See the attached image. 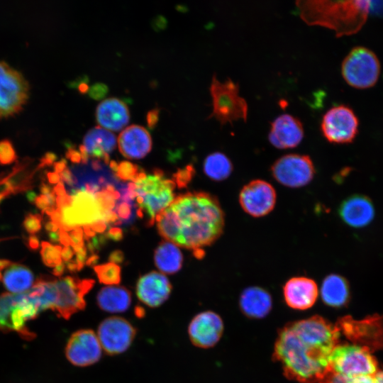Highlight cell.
<instances>
[{
    "instance_id": "1",
    "label": "cell",
    "mask_w": 383,
    "mask_h": 383,
    "mask_svg": "<svg viewBox=\"0 0 383 383\" xmlns=\"http://www.w3.org/2000/svg\"><path fill=\"white\" fill-rule=\"evenodd\" d=\"M340 335L335 324L318 315L288 323L279 331L273 359L288 379L299 383L318 382L328 370Z\"/></svg>"
},
{
    "instance_id": "2",
    "label": "cell",
    "mask_w": 383,
    "mask_h": 383,
    "mask_svg": "<svg viewBox=\"0 0 383 383\" xmlns=\"http://www.w3.org/2000/svg\"><path fill=\"white\" fill-rule=\"evenodd\" d=\"M155 221L159 233L177 246L200 250L222 234L225 215L218 200L206 192H188L175 197Z\"/></svg>"
},
{
    "instance_id": "3",
    "label": "cell",
    "mask_w": 383,
    "mask_h": 383,
    "mask_svg": "<svg viewBox=\"0 0 383 383\" xmlns=\"http://www.w3.org/2000/svg\"><path fill=\"white\" fill-rule=\"evenodd\" d=\"M295 4L301 18L307 25L331 29L337 37L357 32L370 8L368 1L299 0Z\"/></svg>"
},
{
    "instance_id": "4",
    "label": "cell",
    "mask_w": 383,
    "mask_h": 383,
    "mask_svg": "<svg viewBox=\"0 0 383 383\" xmlns=\"http://www.w3.org/2000/svg\"><path fill=\"white\" fill-rule=\"evenodd\" d=\"M94 284L92 279H80L70 276L61 278L45 277L43 296L47 309L65 319H69L84 309V296Z\"/></svg>"
},
{
    "instance_id": "5",
    "label": "cell",
    "mask_w": 383,
    "mask_h": 383,
    "mask_svg": "<svg viewBox=\"0 0 383 383\" xmlns=\"http://www.w3.org/2000/svg\"><path fill=\"white\" fill-rule=\"evenodd\" d=\"M131 194L150 222L175 199V184L158 171L153 174L140 173L131 184Z\"/></svg>"
},
{
    "instance_id": "6",
    "label": "cell",
    "mask_w": 383,
    "mask_h": 383,
    "mask_svg": "<svg viewBox=\"0 0 383 383\" xmlns=\"http://www.w3.org/2000/svg\"><path fill=\"white\" fill-rule=\"evenodd\" d=\"M239 84L228 79L221 82L214 74L210 85L212 99V112L209 118H215L221 126L243 120L246 122L248 106L247 101L239 94Z\"/></svg>"
},
{
    "instance_id": "7",
    "label": "cell",
    "mask_w": 383,
    "mask_h": 383,
    "mask_svg": "<svg viewBox=\"0 0 383 383\" xmlns=\"http://www.w3.org/2000/svg\"><path fill=\"white\" fill-rule=\"evenodd\" d=\"M40 311L28 292L4 293L0 295V331H15L24 339H32L34 334L26 323L35 318Z\"/></svg>"
},
{
    "instance_id": "8",
    "label": "cell",
    "mask_w": 383,
    "mask_h": 383,
    "mask_svg": "<svg viewBox=\"0 0 383 383\" xmlns=\"http://www.w3.org/2000/svg\"><path fill=\"white\" fill-rule=\"evenodd\" d=\"M371 353L362 345L338 344L331 355L328 370L346 377H374L379 370Z\"/></svg>"
},
{
    "instance_id": "9",
    "label": "cell",
    "mask_w": 383,
    "mask_h": 383,
    "mask_svg": "<svg viewBox=\"0 0 383 383\" xmlns=\"http://www.w3.org/2000/svg\"><path fill=\"white\" fill-rule=\"evenodd\" d=\"M343 79L356 89H367L375 85L380 74V64L377 55L367 48H353L341 65Z\"/></svg>"
},
{
    "instance_id": "10",
    "label": "cell",
    "mask_w": 383,
    "mask_h": 383,
    "mask_svg": "<svg viewBox=\"0 0 383 383\" xmlns=\"http://www.w3.org/2000/svg\"><path fill=\"white\" fill-rule=\"evenodd\" d=\"M28 95L29 85L24 77L6 62H0V118L18 113Z\"/></svg>"
},
{
    "instance_id": "11",
    "label": "cell",
    "mask_w": 383,
    "mask_h": 383,
    "mask_svg": "<svg viewBox=\"0 0 383 383\" xmlns=\"http://www.w3.org/2000/svg\"><path fill=\"white\" fill-rule=\"evenodd\" d=\"M270 171L277 182L290 188L307 185L316 172L311 157L300 154H287L280 157L272 164Z\"/></svg>"
},
{
    "instance_id": "12",
    "label": "cell",
    "mask_w": 383,
    "mask_h": 383,
    "mask_svg": "<svg viewBox=\"0 0 383 383\" xmlns=\"http://www.w3.org/2000/svg\"><path fill=\"white\" fill-rule=\"evenodd\" d=\"M335 325L340 333L354 344L366 347L370 351L383 348V315L360 321L345 316Z\"/></svg>"
},
{
    "instance_id": "13",
    "label": "cell",
    "mask_w": 383,
    "mask_h": 383,
    "mask_svg": "<svg viewBox=\"0 0 383 383\" xmlns=\"http://www.w3.org/2000/svg\"><path fill=\"white\" fill-rule=\"evenodd\" d=\"M359 120L350 107L339 105L331 107L323 115L321 129L330 143H352L358 133Z\"/></svg>"
},
{
    "instance_id": "14",
    "label": "cell",
    "mask_w": 383,
    "mask_h": 383,
    "mask_svg": "<svg viewBox=\"0 0 383 383\" xmlns=\"http://www.w3.org/2000/svg\"><path fill=\"white\" fill-rule=\"evenodd\" d=\"M96 333L103 351L116 355L130 348L135 338L136 330L127 319L113 316L101 321Z\"/></svg>"
},
{
    "instance_id": "15",
    "label": "cell",
    "mask_w": 383,
    "mask_h": 383,
    "mask_svg": "<svg viewBox=\"0 0 383 383\" xmlns=\"http://www.w3.org/2000/svg\"><path fill=\"white\" fill-rule=\"evenodd\" d=\"M65 351L71 364L82 367L98 362L104 352L96 333L91 329H80L73 333Z\"/></svg>"
},
{
    "instance_id": "16",
    "label": "cell",
    "mask_w": 383,
    "mask_h": 383,
    "mask_svg": "<svg viewBox=\"0 0 383 383\" xmlns=\"http://www.w3.org/2000/svg\"><path fill=\"white\" fill-rule=\"evenodd\" d=\"M274 187L262 179H254L243 186L239 194V203L248 215L258 218L270 213L276 204Z\"/></svg>"
},
{
    "instance_id": "17",
    "label": "cell",
    "mask_w": 383,
    "mask_h": 383,
    "mask_svg": "<svg viewBox=\"0 0 383 383\" xmlns=\"http://www.w3.org/2000/svg\"><path fill=\"white\" fill-rule=\"evenodd\" d=\"M221 316L211 311H202L193 317L188 326L192 343L198 348H210L221 339L223 332Z\"/></svg>"
},
{
    "instance_id": "18",
    "label": "cell",
    "mask_w": 383,
    "mask_h": 383,
    "mask_svg": "<svg viewBox=\"0 0 383 383\" xmlns=\"http://www.w3.org/2000/svg\"><path fill=\"white\" fill-rule=\"evenodd\" d=\"M172 289V284L165 274L150 272L139 278L135 292L138 299L143 304L150 308H155L168 299Z\"/></svg>"
},
{
    "instance_id": "19",
    "label": "cell",
    "mask_w": 383,
    "mask_h": 383,
    "mask_svg": "<svg viewBox=\"0 0 383 383\" xmlns=\"http://www.w3.org/2000/svg\"><path fill=\"white\" fill-rule=\"evenodd\" d=\"M304 131L299 118L290 114H282L272 122L268 140L276 148H293L301 142Z\"/></svg>"
},
{
    "instance_id": "20",
    "label": "cell",
    "mask_w": 383,
    "mask_h": 383,
    "mask_svg": "<svg viewBox=\"0 0 383 383\" xmlns=\"http://www.w3.org/2000/svg\"><path fill=\"white\" fill-rule=\"evenodd\" d=\"M283 294L287 304L294 309L306 310L315 304L318 296L316 282L306 277H294L283 287Z\"/></svg>"
},
{
    "instance_id": "21",
    "label": "cell",
    "mask_w": 383,
    "mask_h": 383,
    "mask_svg": "<svg viewBox=\"0 0 383 383\" xmlns=\"http://www.w3.org/2000/svg\"><path fill=\"white\" fill-rule=\"evenodd\" d=\"M338 215L348 226L362 228L367 226L373 220L374 208L367 196L354 194L341 202L338 208Z\"/></svg>"
},
{
    "instance_id": "22",
    "label": "cell",
    "mask_w": 383,
    "mask_h": 383,
    "mask_svg": "<svg viewBox=\"0 0 383 383\" xmlns=\"http://www.w3.org/2000/svg\"><path fill=\"white\" fill-rule=\"evenodd\" d=\"M120 152L128 159H141L152 148V139L148 131L138 125L125 128L118 138Z\"/></svg>"
},
{
    "instance_id": "23",
    "label": "cell",
    "mask_w": 383,
    "mask_h": 383,
    "mask_svg": "<svg viewBox=\"0 0 383 383\" xmlns=\"http://www.w3.org/2000/svg\"><path fill=\"white\" fill-rule=\"evenodd\" d=\"M116 145L115 135L100 126L89 130L83 140V145L79 147L82 160L86 161L88 156L102 159L107 162L109 154Z\"/></svg>"
},
{
    "instance_id": "24",
    "label": "cell",
    "mask_w": 383,
    "mask_h": 383,
    "mask_svg": "<svg viewBox=\"0 0 383 383\" xmlns=\"http://www.w3.org/2000/svg\"><path fill=\"white\" fill-rule=\"evenodd\" d=\"M96 120L105 129L118 131L128 124L130 118L126 105L116 98L106 99L96 108Z\"/></svg>"
},
{
    "instance_id": "25",
    "label": "cell",
    "mask_w": 383,
    "mask_h": 383,
    "mask_svg": "<svg viewBox=\"0 0 383 383\" xmlns=\"http://www.w3.org/2000/svg\"><path fill=\"white\" fill-rule=\"evenodd\" d=\"M239 305L243 313L251 318L265 317L272 307L270 294L260 287H250L240 294Z\"/></svg>"
},
{
    "instance_id": "26",
    "label": "cell",
    "mask_w": 383,
    "mask_h": 383,
    "mask_svg": "<svg viewBox=\"0 0 383 383\" xmlns=\"http://www.w3.org/2000/svg\"><path fill=\"white\" fill-rule=\"evenodd\" d=\"M1 280L11 294H23L34 284V276L26 266L11 262L0 270Z\"/></svg>"
},
{
    "instance_id": "27",
    "label": "cell",
    "mask_w": 383,
    "mask_h": 383,
    "mask_svg": "<svg viewBox=\"0 0 383 383\" xmlns=\"http://www.w3.org/2000/svg\"><path fill=\"white\" fill-rule=\"evenodd\" d=\"M96 304L103 311L110 313H123L131 304V294L123 287L106 286L98 292Z\"/></svg>"
},
{
    "instance_id": "28",
    "label": "cell",
    "mask_w": 383,
    "mask_h": 383,
    "mask_svg": "<svg viewBox=\"0 0 383 383\" xmlns=\"http://www.w3.org/2000/svg\"><path fill=\"white\" fill-rule=\"evenodd\" d=\"M321 296L323 301L332 307H342L350 299V287L347 279L338 274H330L322 282Z\"/></svg>"
},
{
    "instance_id": "29",
    "label": "cell",
    "mask_w": 383,
    "mask_h": 383,
    "mask_svg": "<svg viewBox=\"0 0 383 383\" xmlns=\"http://www.w3.org/2000/svg\"><path fill=\"white\" fill-rule=\"evenodd\" d=\"M182 260L178 246L167 240L161 242L155 251V264L165 274L177 272L182 267Z\"/></svg>"
},
{
    "instance_id": "30",
    "label": "cell",
    "mask_w": 383,
    "mask_h": 383,
    "mask_svg": "<svg viewBox=\"0 0 383 383\" xmlns=\"http://www.w3.org/2000/svg\"><path fill=\"white\" fill-rule=\"evenodd\" d=\"M233 170L231 160L223 152H215L209 155L204 162L205 174L213 181L226 179Z\"/></svg>"
},
{
    "instance_id": "31",
    "label": "cell",
    "mask_w": 383,
    "mask_h": 383,
    "mask_svg": "<svg viewBox=\"0 0 383 383\" xmlns=\"http://www.w3.org/2000/svg\"><path fill=\"white\" fill-rule=\"evenodd\" d=\"M99 282L108 286L117 285L121 282V269L114 262L94 267Z\"/></svg>"
},
{
    "instance_id": "32",
    "label": "cell",
    "mask_w": 383,
    "mask_h": 383,
    "mask_svg": "<svg viewBox=\"0 0 383 383\" xmlns=\"http://www.w3.org/2000/svg\"><path fill=\"white\" fill-rule=\"evenodd\" d=\"M318 383H374V377L372 376L346 377L328 370Z\"/></svg>"
},
{
    "instance_id": "33",
    "label": "cell",
    "mask_w": 383,
    "mask_h": 383,
    "mask_svg": "<svg viewBox=\"0 0 383 383\" xmlns=\"http://www.w3.org/2000/svg\"><path fill=\"white\" fill-rule=\"evenodd\" d=\"M41 255L45 265L57 267L61 265L62 248L47 243H42Z\"/></svg>"
},
{
    "instance_id": "34",
    "label": "cell",
    "mask_w": 383,
    "mask_h": 383,
    "mask_svg": "<svg viewBox=\"0 0 383 383\" xmlns=\"http://www.w3.org/2000/svg\"><path fill=\"white\" fill-rule=\"evenodd\" d=\"M16 154L12 143L8 140L0 141V163L9 165L16 159Z\"/></svg>"
},
{
    "instance_id": "35",
    "label": "cell",
    "mask_w": 383,
    "mask_h": 383,
    "mask_svg": "<svg viewBox=\"0 0 383 383\" xmlns=\"http://www.w3.org/2000/svg\"><path fill=\"white\" fill-rule=\"evenodd\" d=\"M118 174L123 179H129L136 174V167L128 162H122L118 167Z\"/></svg>"
},
{
    "instance_id": "36",
    "label": "cell",
    "mask_w": 383,
    "mask_h": 383,
    "mask_svg": "<svg viewBox=\"0 0 383 383\" xmlns=\"http://www.w3.org/2000/svg\"><path fill=\"white\" fill-rule=\"evenodd\" d=\"M88 92L92 99L99 100L106 95L108 93V87L104 84L96 83L89 88Z\"/></svg>"
},
{
    "instance_id": "37",
    "label": "cell",
    "mask_w": 383,
    "mask_h": 383,
    "mask_svg": "<svg viewBox=\"0 0 383 383\" xmlns=\"http://www.w3.org/2000/svg\"><path fill=\"white\" fill-rule=\"evenodd\" d=\"M23 226L28 232L30 233H36L40 228V217L35 215H28L23 222Z\"/></svg>"
},
{
    "instance_id": "38",
    "label": "cell",
    "mask_w": 383,
    "mask_h": 383,
    "mask_svg": "<svg viewBox=\"0 0 383 383\" xmlns=\"http://www.w3.org/2000/svg\"><path fill=\"white\" fill-rule=\"evenodd\" d=\"M146 119L148 127L154 128L159 121V109H154L148 111Z\"/></svg>"
},
{
    "instance_id": "39",
    "label": "cell",
    "mask_w": 383,
    "mask_h": 383,
    "mask_svg": "<svg viewBox=\"0 0 383 383\" xmlns=\"http://www.w3.org/2000/svg\"><path fill=\"white\" fill-rule=\"evenodd\" d=\"M374 383H383V370L378 371L374 376Z\"/></svg>"
},
{
    "instance_id": "40",
    "label": "cell",
    "mask_w": 383,
    "mask_h": 383,
    "mask_svg": "<svg viewBox=\"0 0 383 383\" xmlns=\"http://www.w3.org/2000/svg\"><path fill=\"white\" fill-rule=\"evenodd\" d=\"M79 89L81 93H85L89 91V87L86 83H81L79 86Z\"/></svg>"
}]
</instances>
